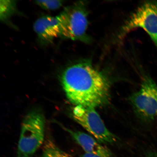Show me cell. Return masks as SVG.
Here are the masks:
<instances>
[{
	"mask_svg": "<svg viewBox=\"0 0 157 157\" xmlns=\"http://www.w3.org/2000/svg\"><path fill=\"white\" fill-rule=\"evenodd\" d=\"M144 29L157 48V1H147L143 3L121 29V37L137 28Z\"/></svg>",
	"mask_w": 157,
	"mask_h": 157,
	"instance_id": "cell-5",
	"label": "cell"
},
{
	"mask_svg": "<svg viewBox=\"0 0 157 157\" xmlns=\"http://www.w3.org/2000/svg\"><path fill=\"white\" fill-rule=\"evenodd\" d=\"M88 13L85 3L78 2L65 8L58 16L60 27V36L64 39L91 42L87 34Z\"/></svg>",
	"mask_w": 157,
	"mask_h": 157,
	"instance_id": "cell-2",
	"label": "cell"
},
{
	"mask_svg": "<svg viewBox=\"0 0 157 157\" xmlns=\"http://www.w3.org/2000/svg\"><path fill=\"white\" fill-rule=\"evenodd\" d=\"M80 157H99L95 155L88 154V153H85L83 155H82Z\"/></svg>",
	"mask_w": 157,
	"mask_h": 157,
	"instance_id": "cell-12",
	"label": "cell"
},
{
	"mask_svg": "<svg viewBox=\"0 0 157 157\" xmlns=\"http://www.w3.org/2000/svg\"><path fill=\"white\" fill-rule=\"evenodd\" d=\"M63 1L56 0H43L35 2L41 8L47 10H55L59 9L63 3Z\"/></svg>",
	"mask_w": 157,
	"mask_h": 157,
	"instance_id": "cell-11",
	"label": "cell"
},
{
	"mask_svg": "<svg viewBox=\"0 0 157 157\" xmlns=\"http://www.w3.org/2000/svg\"><path fill=\"white\" fill-rule=\"evenodd\" d=\"M85 153L99 157H115L109 149L90 135L80 131H75L63 127Z\"/></svg>",
	"mask_w": 157,
	"mask_h": 157,
	"instance_id": "cell-8",
	"label": "cell"
},
{
	"mask_svg": "<svg viewBox=\"0 0 157 157\" xmlns=\"http://www.w3.org/2000/svg\"><path fill=\"white\" fill-rule=\"evenodd\" d=\"M62 83L67 97L76 105L96 108L109 102L110 83L90 60L71 65L63 72Z\"/></svg>",
	"mask_w": 157,
	"mask_h": 157,
	"instance_id": "cell-1",
	"label": "cell"
},
{
	"mask_svg": "<svg viewBox=\"0 0 157 157\" xmlns=\"http://www.w3.org/2000/svg\"><path fill=\"white\" fill-rule=\"evenodd\" d=\"M44 146L42 157H71L69 154L61 150L52 140L46 141Z\"/></svg>",
	"mask_w": 157,
	"mask_h": 157,
	"instance_id": "cell-9",
	"label": "cell"
},
{
	"mask_svg": "<svg viewBox=\"0 0 157 157\" xmlns=\"http://www.w3.org/2000/svg\"><path fill=\"white\" fill-rule=\"evenodd\" d=\"M33 28L41 44L52 43L54 39L60 36V27L58 16L44 15L37 19Z\"/></svg>",
	"mask_w": 157,
	"mask_h": 157,
	"instance_id": "cell-7",
	"label": "cell"
},
{
	"mask_svg": "<svg viewBox=\"0 0 157 157\" xmlns=\"http://www.w3.org/2000/svg\"><path fill=\"white\" fill-rule=\"evenodd\" d=\"M72 113L76 122L98 142L105 144L116 142V137L107 129L94 108L76 105L74 108Z\"/></svg>",
	"mask_w": 157,
	"mask_h": 157,
	"instance_id": "cell-6",
	"label": "cell"
},
{
	"mask_svg": "<svg viewBox=\"0 0 157 157\" xmlns=\"http://www.w3.org/2000/svg\"><path fill=\"white\" fill-rule=\"evenodd\" d=\"M129 100L135 113L142 120L150 122L157 116V84L150 76H143L140 89Z\"/></svg>",
	"mask_w": 157,
	"mask_h": 157,
	"instance_id": "cell-4",
	"label": "cell"
},
{
	"mask_svg": "<svg viewBox=\"0 0 157 157\" xmlns=\"http://www.w3.org/2000/svg\"><path fill=\"white\" fill-rule=\"evenodd\" d=\"M45 120L38 111L27 113L21 125L17 157H31L44 142Z\"/></svg>",
	"mask_w": 157,
	"mask_h": 157,
	"instance_id": "cell-3",
	"label": "cell"
},
{
	"mask_svg": "<svg viewBox=\"0 0 157 157\" xmlns=\"http://www.w3.org/2000/svg\"><path fill=\"white\" fill-rule=\"evenodd\" d=\"M16 10V3L14 1H0V17L1 20L5 22L8 20Z\"/></svg>",
	"mask_w": 157,
	"mask_h": 157,
	"instance_id": "cell-10",
	"label": "cell"
},
{
	"mask_svg": "<svg viewBox=\"0 0 157 157\" xmlns=\"http://www.w3.org/2000/svg\"><path fill=\"white\" fill-rule=\"evenodd\" d=\"M156 157H157V156Z\"/></svg>",
	"mask_w": 157,
	"mask_h": 157,
	"instance_id": "cell-13",
	"label": "cell"
}]
</instances>
